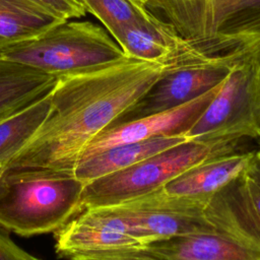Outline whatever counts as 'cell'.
Returning <instances> with one entry per match:
<instances>
[{
    "instance_id": "13",
    "label": "cell",
    "mask_w": 260,
    "mask_h": 260,
    "mask_svg": "<svg viewBox=\"0 0 260 260\" xmlns=\"http://www.w3.org/2000/svg\"><path fill=\"white\" fill-rule=\"evenodd\" d=\"M253 151L233 152L204 160L169 183L161 190L172 196L207 199L242 175Z\"/></svg>"
},
{
    "instance_id": "8",
    "label": "cell",
    "mask_w": 260,
    "mask_h": 260,
    "mask_svg": "<svg viewBox=\"0 0 260 260\" xmlns=\"http://www.w3.org/2000/svg\"><path fill=\"white\" fill-rule=\"evenodd\" d=\"M232 67L211 61L175 67L166 72L113 124L166 112L189 103L220 84Z\"/></svg>"
},
{
    "instance_id": "17",
    "label": "cell",
    "mask_w": 260,
    "mask_h": 260,
    "mask_svg": "<svg viewBox=\"0 0 260 260\" xmlns=\"http://www.w3.org/2000/svg\"><path fill=\"white\" fill-rule=\"evenodd\" d=\"M62 20L32 0H0V53L39 36Z\"/></svg>"
},
{
    "instance_id": "24",
    "label": "cell",
    "mask_w": 260,
    "mask_h": 260,
    "mask_svg": "<svg viewBox=\"0 0 260 260\" xmlns=\"http://www.w3.org/2000/svg\"><path fill=\"white\" fill-rule=\"evenodd\" d=\"M256 66H257V76H258V84H259V90H260V64Z\"/></svg>"
},
{
    "instance_id": "2",
    "label": "cell",
    "mask_w": 260,
    "mask_h": 260,
    "mask_svg": "<svg viewBox=\"0 0 260 260\" xmlns=\"http://www.w3.org/2000/svg\"><path fill=\"white\" fill-rule=\"evenodd\" d=\"M145 5L205 61L260 64V0H147Z\"/></svg>"
},
{
    "instance_id": "3",
    "label": "cell",
    "mask_w": 260,
    "mask_h": 260,
    "mask_svg": "<svg viewBox=\"0 0 260 260\" xmlns=\"http://www.w3.org/2000/svg\"><path fill=\"white\" fill-rule=\"evenodd\" d=\"M84 185L69 172L3 170L0 228L21 237L56 233L81 211Z\"/></svg>"
},
{
    "instance_id": "4",
    "label": "cell",
    "mask_w": 260,
    "mask_h": 260,
    "mask_svg": "<svg viewBox=\"0 0 260 260\" xmlns=\"http://www.w3.org/2000/svg\"><path fill=\"white\" fill-rule=\"evenodd\" d=\"M126 57L104 26L79 18L63 19L39 36L0 53V58L56 78L89 72Z\"/></svg>"
},
{
    "instance_id": "9",
    "label": "cell",
    "mask_w": 260,
    "mask_h": 260,
    "mask_svg": "<svg viewBox=\"0 0 260 260\" xmlns=\"http://www.w3.org/2000/svg\"><path fill=\"white\" fill-rule=\"evenodd\" d=\"M142 243L111 207L82 209L55 233V250L59 257L78 253L138 249Z\"/></svg>"
},
{
    "instance_id": "20",
    "label": "cell",
    "mask_w": 260,
    "mask_h": 260,
    "mask_svg": "<svg viewBox=\"0 0 260 260\" xmlns=\"http://www.w3.org/2000/svg\"><path fill=\"white\" fill-rule=\"evenodd\" d=\"M69 260H165L151 256L139 249L104 250L78 253L70 256Z\"/></svg>"
},
{
    "instance_id": "27",
    "label": "cell",
    "mask_w": 260,
    "mask_h": 260,
    "mask_svg": "<svg viewBox=\"0 0 260 260\" xmlns=\"http://www.w3.org/2000/svg\"><path fill=\"white\" fill-rule=\"evenodd\" d=\"M259 142H260V141H259Z\"/></svg>"
},
{
    "instance_id": "10",
    "label": "cell",
    "mask_w": 260,
    "mask_h": 260,
    "mask_svg": "<svg viewBox=\"0 0 260 260\" xmlns=\"http://www.w3.org/2000/svg\"><path fill=\"white\" fill-rule=\"evenodd\" d=\"M222 82L202 95L180 107L136 120L110 125L86 145L79 159L125 143L159 136H186V133L198 120L219 90Z\"/></svg>"
},
{
    "instance_id": "22",
    "label": "cell",
    "mask_w": 260,
    "mask_h": 260,
    "mask_svg": "<svg viewBox=\"0 0 260 260\" xmlns=\"http://www.w3.org/2000/svg\"><path fill=\"white\" fill-rule=\"evenodd\" d=\"M4 231L0 228V260H42L20 248Z\"/></svg>"
},
{
    "instance_id": "14",
    "label": "cell",
    "mask_w": 260,
    "mask_h": 260,
    "mask_svg": "<svg viewBox=\"0 0 260 260\" xmlns=\"http://www.w3.org/2000/svg\"><path fill=\"white\" fill-rule=\"evenodd\" d=\"M114 40L127 56L140 60L164 61L180 56L200 58L173 27L159 18L127 24Z\"/></svg>"
},
{
    "instance_id": "6",
    "label": "cell",
    "mask_w": 260,
    "mask_h": 260,
    "mask_svg": "<svg viewBox=\"0 0 260 260\" xmlns=\"http://www.w3.org/2000/svg\"><path fill=\"white\" fill-rule=\"evenodd\" d=\"M186 137L189 140L223 137L260 140V90L256 64L240 63L232 67Z\"/></svg>"
},
{
    "instance_id": "25",
    "label": "cell",
    "mask_w": 260,
    "mask_h": 260,
    "mask_svg": "<svg viewBox=\"0 0 260 260\" xmlns=\"http://www.w3.org/2000/svg\"><path fill=\"white\" fill-rule=\"evenodd\" d=\"M136 1H137V2H139V3H141V4H144V5H145L147 0H136ZM145 6H146V5H145Z\"/></svg>"
},
{
    "instance_id": "5",
    "label": "cell",
    "mask_w": 260,
    "mask_h": 260,
    "mask_svg": "<svg viewBox=\"0 0 260 260\" xmlns=\"http://www.w3.org/2000/svg\"><path fill=\"white\" fill-rule=\"evenodd\" d=\"M242 138L190 139L122 171L84 185L81 210L117 205L154 192L188 169L209 158L237 152Z\"/></svg>"
},
{
    "instance_id": "12",
    "label": "cell",
    "mask_w": 260,
    "mask_h": 260,
    "mask_svg": "<svg viewBox=\"0 0 260 260\" xmlns=\"http://www.w3.org/2000/svg\"><path fill=\"white\" fill-rule=\"evenodd\" d=\"M138 249L165 260H260V250L216 231L159 240Z\"/></svg>"
},
{
    "instance_id": "23",
    "label": "cell",
    "mask_w": 260,
    "mask_h": 260,
    "mask_svg": "<svg viewBox=\"0 0 260 260\" xmlns=\"http://www.w3.org/2000/svg\"><path fill=\"white\" fill-rule=\"evenodd\" d=\"M246 175L260 186V148L253 151L252 158L245 171Z\"/></svg>"
},
{
    "instance_id": "26",
    "label": "cell",
    "mask_w": 260,
    "mask_h": 260,
    "mask_svg": "<svg viewBox=\"0 0 260 260\" xmlns=\"http://www.w3.org/2000/svg\"><path fill=\"white\" fill-rule=\"evenodd\" d=\"M2 172H3V168L0 166V176H1V174H2Z\"/></svg>"
},
{
    "instance_id": "21",
    "label": "cell",
    "mask_w": 260,
    "mask_h": 260,
    "mask_svg": "<svg viewBox=\"0 0 260 260\" xmlns=\"http://www.w3.org/2000/svg\"><path fill=\"white\" fill-rule=\"evenodd\" d=\"M63 19L81 18L87 12L79 0H32Z\"/></svg>"
},
{
    "instance_id": "7",
    "label": "cell",
    "mask_w": 260,
    "mask_h": 260,
    "mask_svg": "<svg viewBox=\"0 0 260 260\" xmlns=\"http://www.w3.org/2000/svg\"><path fill=\"white\" fill-rule=\"evenodd\" d=\"M207 200L172 196L160 188L110 207L144 246L173 237L215 231L203 214Z\"/></svg>"
},
{
    "instance_id": "1",
    "label": "cell",
    "mask_w": 260,
    "mask_h": 260,
    "mask_svg": "<svg viewBox=\"0 0 260 260\" xmlns=\"http://www.w3.org/2000/svg\"><path fill=\"white\" fill-rule=\"evenodd\" d=\"M199 63L194 56L145 61L127 56L102 68L58 78L47 119L4 170L73 173L86 145L131 108L166 72ZM74 174V173H73Z\"/></svg>"
},
{
    "instance_id": "11",
    "label": "cell",
    "mask_w": 260,
    "mask_h": 260,
    "mask_svg": "<svg viewBox=\"0 0 260 260\" xmlns=\"http://www.w3.org/2000/svg\"><path fill=\"white\" fill-rule=\"evenodd\" d=\"M203 214L216 232L260 250V186L245 172L208 198Z\"/></svg>"
},
{
    "instance_id": "15",
    "label": "cell",
    "mask_w": 260,
    "mask_h": 260,
    "mask_svg": "<svg viewBox=\"0 0 260 260\" xmlns=\"http://www.w3.org/2000/svg\"><path fill=\"white\" fill-rule=\"evenodd\" d=\"M189 140L185 135L159 136L117 145L78 160L74 176L84 184L127 169L146 157Z\"/></svg>"
},
{
    "instance_id": "19",
    "label": "cell",
    "mask_w": 260,
    "mask_h": 260,
    "mask_svg": "<svg viewBox=\"0 0 260 260\" xmlns=\"http://www.w3.org/2000/svg\"><path fill=\"white\" fill-rule=\"evenodd\" d=\"M87 13L93 15L113 37L125 25L158 20L144 4L136 0H79Z\"/></svg>"
},
{
    "instance_id": "16",
    "label": "cell",
    "mask_w": 260,
    "mask_h": 260,
    "mask_svg": "<svg viewBox=\"0 0 260 260\" xmlns=\"http://www.w3.org/2000/svg\"><path fill=\"white\" fill-rule=\"evenodd\" d=\"M58 78L0 58V121L49 93Z\"/></svg>"
},
{
    "instance_id": "18",
    "label": "cell",
    "mask_w": 260,
    "mask_h": 260,
    "mask_svg": "<svg viewBox=\"0 0 260 260\" xmlns=\"http://www.w3.org/2000/svg\"><path fill=\"white\" fill-rule=\"evenodd\" d=\"M51 91L0 121V166L3 170L30 141L47 119L51 108Z\"/></svg>"
}]
</instances>
